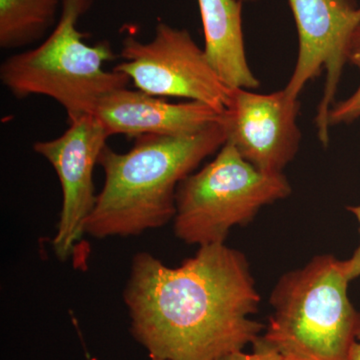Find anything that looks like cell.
Returning <instances> with one entry per match:
<instances>
[{"mask_svg": "<svg viewBox=\"0 0 360 360\" xmlns=\"http://www.w3.org/2000/svg\"><path fill=\"white\" fill-rule=\"evenodd\" d=\"M123 300L130 330L150 357L215 360L253 345L260 296L250 264L224 243L200 246L179 267L148 252L132 258Z\"/></svg>", "mask_w": 360, "mask_h": 360, "instance_id": "obj_1", "label": "cell"}, {"mask_svg": "<svg viewBox=\"0 0 360 360\" xmlns=\"http://www.w3.org/2000/svg\"><path fill=\"white\" fill-rule=\"evenodd\" d=\"M224 120L184 136L141 135L124 153L108 146L98 165L105 180L85 220V234L103 239L139 236L174 220L180 182L226 143Z\"/></svg>", "mask_w": 360, "mask_h": 360, "instance_id": "obj_2", "label": "cell"}, {"mask_svg": "<svg viewBox=\"0 0 360 360\" xmlns=\"http://www.w3.org/2000/svg\"><path fill=\"white\" fill-rule=\"evenodd\" d=\"M349 281L345 260L333 255L284 274L272 291L262 340L286 360H349L360 330Z\"/></svg>", "mask_w": 360, "mask_h": 360, "instance_id": "obj_3", "label": "cell"}, {"mask_svg": "<svg viewBox=\"0 0 360 360\" xmlns=\"http://www.w3.org/2000/svg\"><path fill=\"white\" fill-rule=\"evenodd\" d=\"M90 4L91 0H63L60 18L47 39L6 58L0 68V79L11 94L51 97L65 108L68 122L94 115L104 96L130 82L124 73L103 68L115 59L110 42L85 44L78 30V20Z\"/></svg>", "mask_w": 360, "mask_h": 360, "instance_id": "obj_4", "label": "cell"}, {"mask_svg": "<svg viewBox=\"0 0 360 360\" xmlns=\"http://www.w3.org/2000/svg\"><path fill=\"white\" fill-rule=\"evenodd\" d=\"M290 193L283 174L259 172L226 142L212 162L177 187L175 236L200 248L224 243L231 229L250 224L264 206Z\"/></svg>", "mask_w": 360, "mask_h": 360, "instance_id": "obj_5", "label": "cell"}, {"mask_svg": "<svg viewBox=\"0 0 360 360\" xmlns=\"http://www.w3.org/2000/svg\"><path fill=\"white\" fill-rule=\"evenodd\" d=\"M120 58L123 60L113 70L124 73L149 96L198 101L221 113L231 101V89L220 79L188 30L160 21L150 41L125 37Z\"/></svg>", "mask_w": 360, "mask_h": 360, "instance_id": "obj_6", "label": "cell"}, {"mask_svg": "<svg viewBox=\"0 0 360 360\" xmlns=\"http://www.w3.org/2000/svg\"><path fill=\"white\" fill-rule=\"evenodd\" d=\"M298 33V56L283 91L298 99L305 85L326 71L323 94L315 116L317 137L324 148L329 143L328 115L335 96L347 49L360 25V7L355 0H288Z\"/></svg>", "mask_w": 360, "mask_h": 360, "instance_id": "obj_7", "label": "cell"}, {"mask_svg": "<svg viewBox=\"0 0 360 360\" xmlns=\"http://www.w3.org/2000/svg\"><path fill=\"white\" fill-rule=\"evenodd\" d=\"M108 137L98 118L87 115L70 122L68 129L58 139L37 141L33 146L35 153L56 170L63 191L58 231L52 240V248L60 260L70 257L96 205L94 170Z\"/></svg>", "mask_w": 360, "mask_h": 360, "instance_id": "obj_8", "label": "cell"}, {"mask_svg": "<svg viewBox=\"0 0 360 360\" xmlns=\"http://www.w3.org/2000/svg\"><path fill=\"white\" fill-rule=\"evenodd\" d=\"M300 101L288 98L283 89L269 94L231 89L224 113L226 142L259 172L283 174L300 149Z\"/></svg>", "mask_w": 360, "mask_h": 360, "instance_id": "obj_9", "label": "cell"}, {"mask_svg": "<svg viewBox=\"0 0 360 360\" xmlns=\"http://www.w3.org/2000/svg\"><path fill=\"white\" fill-rule=\"evenodd\" d=\"M224 113L198 101L170 103L142 91L120 89L97 104L94 115L108 135L184 136L221 122Z\"/></svg>", "mask_w": 360, "mask_h": 360, "instance_id": "obj_10", "label": "cell"}, {"mask_svg": "<svg viewBox=\"0 0 360 360\" xmlns=\"http://www.w3.org/2000/svg\"><path fill=\"white\" fill-rule=\"evenodd\" d=\"M206 58L229 89H255L259 80L246 58L243 0H198Z\"/></svg>", "mask_w": 360, "mask_h": 360, "instance_id": "obj_11", "label": "cell"}, {"mask_svg": "<svg viewBox=\"0 0 360 360\" xmlns=\"http://www.w3.org/2000/svg\"><path fill=\"white\" fill-rule=\"evenodd\" d=\"M63 0H0V47L21 49L39 41L52 27Z\"/></svg>", "mask_w": 360, "mask_h": 360, "instance_id": "obj_12", "label": "cell"}, {"mask_svg": "<svg viewBox=\"0 0 360 360\" xmlns=\"http://www.w3.org/2000/svg\"><path fill=\"white\" fill-rule=\"evenodd\" d=\"M347 63L360 70V25L354 30L347 49ZM360 117V84L352 96L333 104L328 115L329 127L348 124Z\"/></svg>", "mask_w": 360, "mask_h": 360, "instance_id": "obj_13", "label": "cell"}, {"mask_svg": "<svg viewBox=\"0 0 360 360\" xmlns=\"http://www.w3.org/2000/svg\"><path fill=\"white\" fill-rule=\"evenodd\" d=\"M253 352L251 354H245L240 352H231L225 354L215 360H286L281 356L274 347L262 340V335L253 343Z\"/></svg>", "mask_w": 360, "mask_h": 360, "instance_id": "obj_14", "label": "cell"}, {"mask_svg": "<svg viewBox=\"0 0 360 360\" xmlns=\"http://www.w3.org/2000/svg\"><path fill=\"white\" fill-rule=\"evenodd\" d=\"M347 210L348 212L354 214V217L359 220L360 232V205L349 206V207H347ZM345 266H347V276L350 281L360 276V243L352 258L345 260Z\"/></svg>", "mask_w": 360, "mask_h": 360, "instance_id": "obj_15", "label": "cell"}, {"mask_svg": "<svg viewBox=\"0 0 360 360\" xmlns=\"http://www.w3.org/2000/svg\"><path fill=\"white\" fill-rule=\"evenodd\" d=\"M349 360H360V341H355L350 350Z\"/></svg>", "mask_w": 360, "mask_h": 360, "instance_id": "obj_16", "label": "cell"}, {"mask_svg": "<svg viewBox=\"0 0 360 360\" xmlns=\"http://www.w3.org/2000/svg\"><path fill=\"white\" fill-rule=\"evenodd\" d=\"M151 360H167V359H158V357H151Z\"/></svg>", "mask_w": 360, "mask_h": 360, "instance_id": "obj_17", "label": "cell"}, {"mask_svg": "<svg viewBox=\"0 0 360 360\" xmlns=\"http://www.w3.org/2000/svg\"><path fill=\"white\" fill-rule=\"evenodd\" d=\"M243 1H245V2H255V1H257V0H243Z\"/></svg>", "mask_w": 360, "mask_h": 360, "instance_id": "obj_18", "label": "cell"}, {"mask_svg": "<svg viewBox=\"0 0 360 360\" xmlns=\"http://www.w3.org/2000/svg\"><path fill=\"white\" fill-rule=\"evenodd\" d=\"M357 341H360V330L359 333V335H357Z\"/></svg>", "mask_w": 360, "mask_h": 360, "instance_id": "obj_19", "label": "cell"}]
</instances>
